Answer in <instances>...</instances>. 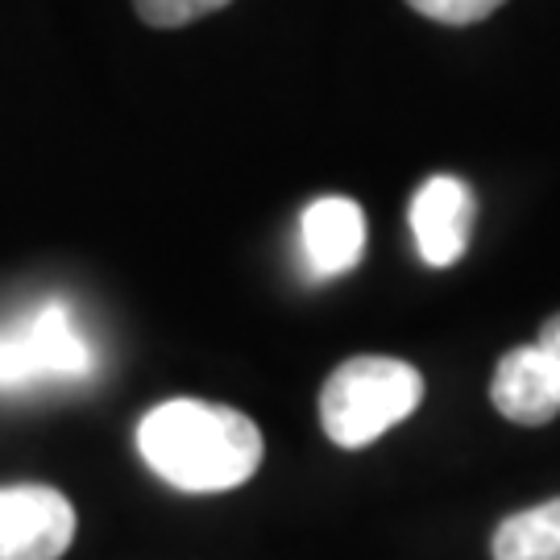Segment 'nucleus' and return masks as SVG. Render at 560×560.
Segmentation results:
<instances>
[{"instance_id":"obj_1","label":"nucleus","mask_w":560,"mask_h":560,"mask_svg":"<svg viewBox=\"0 0 560 560\" xmlns=\"http://www.w3.org/2000/svg\"><path fill=\"white\" fill-rule=\"evenodd\" d=\"M138 448L166 486L187 494L237 490L258 474L261 428L237 407L171 399L138 423Z\"/></svg>"},{"instance_id":"obj_7","label":"nucleus","mask_w":560,"mask_h":560,"mask_svg":"<svg viewBox=\"0 0 560 560\" xmlns=\"http://www.w3.org/2000/svg\"><path fill=\"white\" fill-rule=\"evenodd\" d=\"M303 261L316 279L349 275L365 254V212L349 196H320L300 217Z\"/></svg>"},{"instance_id":"obj_4","label":"nucleus","mask_w":560,"mask_h":560,"mask_svg":"<svg viewBox=\"0 0 560 560\" xmlns=\"http://www.w3.org/2000/svg\"><path fill=\"white\" fill-rule=\"evenodd\" d=\"M490 399L511 423L544 428L560 416V312L540 328L536 345L511 349L494 370Z\"/></svg>"},{"instance_id":"obj_6","label":"nucleus","mask_w":560,"mask_h":560,"mask_svg":"<svg viewBox=\"0 0 560 560\" xmlns=\"http://www.w3.org/2000/svg\"><path fill=\"white\" fill-rule=\"evenodd\" d=\"M474 217H478V200L469 183L453 175H432L411 200V233H416L420 258L436 270L465 258Z\"/></svg>"},{"instance_id":"obj_5","label":"nucleus","mask_w":560,"mask_h":560,"mask_svg":"<svg viewBox=\"0 0 560 560\" xmlns=\"http://www.w3.org/2000/svg\"><path fill=\"white\" fill-rule=\"evenodd\" d=\"M75 540V506L55 486H0V560H59Z\"/></svg>"},{"instance_id":"obj_10","label":"nucleus","mask_w":560,"mask_h":560,"mask_svg":"<svg viewBox=\"0 0 560 560\" xmlns=\"http://www.w3.org/2000/svg\"><path fill=\"white\" fill-rule=\"evenodd\" d=\"M407 4L428 21H441V25H474V21L490 18L494 9H502L506 0H407Z\"/></svg>"},{"instance_id":"obj_3","label":"nucleus","mask_w":560,"mask_h":560,"mask_svg":"<svg viewBox=\"0 0 560 560\" xmlns=\"http://www.w3.org/2000/svg\"><path fill=\"white\" fill-rule=\"evenodd\" d=\"M96 370V349L67 303H42L25 320L0 324V390L38 382H80Z\"/></svg>"},{"instance_id":"obj_8","label":"nucleus","mask_w":560,"mask_h":560,"mask_svg":"<svg viewBox=\"0 0 560 560\" xmlns=\"http://www.w3.org/2000/svg\"><path fill=\"white\" fill-rule=\"evenodd\" d=\"M494 560H560V499L520 511L494 527Z\"/></svg>"},{"instance_id":"obj_2","label":"nucleus","mask_w":560,"mask_h":560,"mask_svg":"<svg viewBox=\"0 0 560 560\" xmlns=\"http://www.w3.org/2000/svg\"><path fill=\"white\" fill-rule=\"evenodd\" d=\"M423 402V374L399 358H349L320 390V420L340 448H365Z\"/></svg>"},{"instance_id":"obj_9","label":"nucleus","mask_w":560,"mask_h":560,"mask_svg":"<svg viewBox=\"0 0 560 560\" xmlns=\"http://www.w3.org/2000/svg\"><path fill=\"white\" fill-rule=\"evenodd\" d=\"M138 4V18L154 30H179V25H191V21L217 13L233 0H133Z\"/></svg>"}]
</instances>
